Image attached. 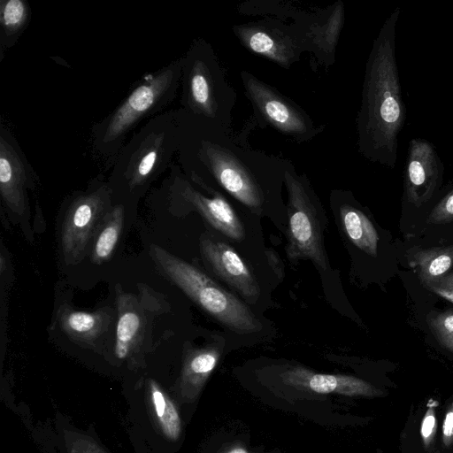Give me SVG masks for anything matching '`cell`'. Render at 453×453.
Instances as JSON below:
<instances>
[{
  "label": "cell",
  "mask_w": 453,
  "mask_h": 453,
  "mask_svg": "<svg viewBox=\"0 0 453 453\" xmlns=\"http://www.w3.org/2000/svg\"><path fill=\"white\" fill-rule=\"evenodd\" d=\"M182 58V110L232 130L237 94L211 43L203 38L195 40Z\"/></svg>",
  "instance_id": "5b68a950"
},
{
  "label": "cell",
  "mask_w": 453,
  "mask_h": 453,
  "mask_svg": "<svg viewBox=\"0 0 453 453\" xmlns=\"http://www.w3.org/2000/svg\"><path fill=\"white\" fill-rule=\"evenodd\" d=\"M232 31L249 51L289 69L307 52L300 30L291 22L264 18L234 24Z\"/></svg>",
  "instance_id": "9c48e42d"
},
{
  "label": "cell",
  "mask_w": 453,
  "mask_h": 453,
  "mask_svg": "<svg viewBox=\"0 0 453 453\" xmlns=\"http://www.w3.org/2000/svg\"><path fill=\"white\" fill-rule=\"evenodd\" d=\"M171 166L173 173L171 185L173 195L196 211L215 229L226 236L237 242L242 241L245 237L244 227L223 193L190 177L193 181L203 187L211 194V196L204 195L188 180L186 175L179 171L177 165H172Z\"/></svg>",
  "instance_id": "8fae6325"
},
{
  "label": "cell",
  "mask_w": 453,
  "mask_h": 453,
  "mask_svg": "<svg viewBox=\"0 0 453 453\" xmlns=\"http://www.w3.org/2000/svg\"><path fill=\"white\" fill-rule=\"evenodd\" d=\"M426 288L437 296L453 303V271L439 280L425 285Z\"/></svg>",
  "instance_id": "83f0119b"
},
{
  "label": "cell",
  "mask_w": 453,
  "mask_h": 453,
  "mask_svg": "<svg viewBox=\"0 0 453 453\" xmlns=\"http://www.w3.org/2000/svg\"><path fill=\"white\" fill-rule=\"evenodd\" d=\"M228 453H247L243 449H234Z\"/></svg>",
  "instance_id": "d6a6232c"
},
{
  "label": "cell",
  "mask_w": 453,
  "mask_h": 453,
  "mask_svg": "<svg viewBox=\"0 0 453 453\" xmlns=\"http://www.w3.org/2000/svg\"><path fill=\"white\" fill-rule=\"evenodd\" d=\"M442 441L446 446L453 441V403L447 411L442 424Z\"/></svg>",
  "instance_id": "4dcf8cb0"
},
{
  "label": "cell",
  "mask_w": 453,
  "mask_h": 453,
  "mask_svg": "<svg viewBox=\"0 0 453 453\" xmlns=\"http://www.w3.org/2000/svg\"><path fill=\"white\" fill-rule=\"evenodd\" d=\"M290 375L304 379L311 390L321 394L337 390L343 393L360 395L374 393V389L370 384L353 377L310 373L301 370L292 372Z\"/></svg>",
  "instance_id": "7402d4cb"
},
{
  "label": "cell",
  "mask_w": 453,
  "mask_h": 453,
  "mask_svg": "<svg viewBox=\"0 0 453 453\" xmlns=\"http://www.w3.org/2000/svg\"><path fill=\"white\" fill-rule=\"evenodd\" d=\"M301 9L292 3L277 0L247 1L238 6V12L242 15H261L286 22L288 19L292 21Z\"/></svg>",
  "instance_id": "cb8c5ba5"
},
{
  "label": "cell",
  "mask_w": 453,
  "mask_h": 453,
  "mask_svg": "<svg viewBox=\"0 0 453 453\" xmlns=\"http://www.w3.org/2000/svg\"><path fill=\"white\" fill-rule=\"evenodd\" d=\"M188 119L182 109L150 119L120 150L112 177L119 178L129 190L148 184L172 165L173 154L184 142Z\"/></svg>",
  "instance_id": "3957f363"
},
{
  "label": "cell",
  "mask_w": 453,
  "mask_h": 453,
  "mask_svg": "<svg viewBox=\"0 0 453 453\" xmlns=\"http://www.w3.org/2000/svg\"><path fill=\"white\" fill-rule=\"evenodd\" d=\"M117 323L115 355L119 359L128 357L142 343L146 333V317L137 299L117 288Z\"/></svg>",
  "instance_id": "2e32d148"
},
{
  "label": "cell",
  "mask_w": 453,
  "mask_h": 453,
  "mask_svg": "<svg viewBox=\"0 0 453 453\" xmlns=\"http://www.w3.org/2000/svg\"><path fill=\"white\" fill-rule=\"evenodd\" d=\"M35 172L13 135L0 128V194L4 205L13 214L22 216L27 209V189L34 188Z\"/></svg>",
  "instance_id": "4fadbf2b"
},
{
  "label": "cell",
  "mask_w": 453,
  "mask_h": 453,
  "mask_svg": "<svg viewBox=\"0 0 453 453\" xmlns=\"http://www.w3.org/2000/svg\"><path fill=\"white\" fill-rule=\"evenodd\" d=\"M124 206L116 204L104 216L92 240L90 259L96 265L110 260L120 238L124 223Z\"/></svg>",
  "instance_id": "d6986e66"
},
{
  "label": "cell",
  "mask_w": 453,
  "mask_h": 453,
  "mask_svg": "<svg viewBox=\"0 0 453 453\" xmlns=\"http://www.w3.org/2000/svg\"><path fill=\"white\" fill-rule=\"evenodd\" d=\"M68 450L69 453H105L93 441L83 437L72 440Z\"/></svg>",
  "instance_id": "f1b7e54d"
},
{
  "label": "cell",
  "mask_w": 453,
  "mask_h": 453,
  "mask_svg": "<svg viewBox=\"0 0 453 453\" xmlns=\"http://www.w3.org/2000/svg\"><path fill=\"white\" fill-rule=\"evenodd\" d=\"M411 265L424 286L434 282L453 266V245L418 250L411 256Z\"/></svg>",
  "instance_id": "44dd1931"
},
{
  "label": "cell",
  "mask_w": 453,
  "mask_h": 453,
  "mask_svg": "<svg viewBox=\"0 0 453 453\" xmlns=\"http://www.w3.org/2000/svg\"><path fill=\"white\" fill-rule=\"evenodd\" d=\"M435 427V416L433 409H429L425 415L421 428L420 434L424 440V442L427 445L431 441V437L433 436L434 431Z\"/></svg>",
  "instance_id": "f546056e"
},
{
  "label": "cell",
  "mask_w": 453,
  "mask_h": 453,
  "mask_svg": "<svg viewBox=\"0 0 453 453\" xmlns=\"http://www.w3.org/2000/svg\"><path fill=\"white\" fill-rule=\"evenodd\" d=\"M201 254L213 272L250 302L259 296V286L246 264L229 245L205 235L200 238Z\"/></svg>",
  "instance_id": "5bb4252c"
},
{
  "label": "cell",
  "mask_w": 453,
  "mask_h": 453,
  "mask_svg": "<svg viewBox=\"0 0 453 453\" xmlns=\"http://www.w3.org/2000/svg\"><path fill=\"white\" fill-rule=\"evenodd\" d=\"M219 356V347L216 343L189 351L184 365V379L195 380L204 378L216 366Z\"/></svg>",
  "instance_id": "d4e9b609"
},
{
  "label": "cell",
  "mask_w": 453,
  "mask_h": 453,
  "mask_svg": "<svg viewBox=\"0 0 453 453\" xmlns=\"http://www.w3.org/2000/svg\"><path fill=\"white\" fill-rule=\"evenodd\" d=\"M427 326L437 342L447 350L453 352V311L431 312Z\"/></svg>",
  "instance_id": "484cf974"
},
{
  "label": "cell",
  "mask_w": 453,
  "mask_h": 453,
  "mask_svg": "<svg viewBox=\"0 0 453 453\" xmlns=\"http://www.w3.org/2000/svg\"><path fill=\"white\" fill-rule=\"evenodd\" d=\"M333 198L338 203L340 219L350 242L365 253L377 257L379 235L368 217L349 203L346 193L334 192Z\"/></svg>",
  "instance_id": "ac0fdd59"
},
{
  "label": "cell",
  "mask_w": 453,
  "mask_h": 453,
  "mask_svg": "<svg viewBox=\"0 0 453 453\" xmlns=\"http://www.w3.org/2000/svg\"><path fill=\"white\" fill-rule=\"evenodd\" d=\"M288 193L287 255L290 261L311 260L320 271L328 269L324 248L321 203L305 173L289 160L284 173Z\"/></svg>",
  "instance_id": "52a82bcc"
},
{
  "label": "cell",
  "mask_w": 453,
  "mask_h": 453,
  "mask_svg": "<svg viewBox=\"0 0 453 453\" xmlns=\"http://www.w3.org/2000/svg\"><path fill=\"white\" fill-rule=\"evenodd\" d=\"M265 255L269 265L273 268L279 279L284 277V265L280 257L275 252L273 249L268 248L265 251Z\"/></svg>",
  "instance_id": "1f68e13d"
},
{
  "label": "cell",
  "mask_w": 453,
  "mask_h": 453,
  "mask_svg": "<svg viewBox=\"0 0 453 453\" xmlns=\"http://www.w3.org/2000/svg\"><path fill=\"white\" fill-rule=\"evenodd\" d=\"M240 76L257 127H270L297 143L310 142L325 130L324 124L316 123L295 101L252 73L242 70Z\"/></svg>",
  "instance_id": "ba28073f"
},
{
  "label": "cell",
  "mask_w": 453,
  "mask_h": 453,
  "mask_svg": "<svg viewBox=\"0 0 453 453\" xmlns=\"http://www.w3.org/2000/svg\"><path fill=\"white\" fill-rule=\"evenodd\" d=\"M113 319L108 308L88 312L62 305L58 320L62 331L73 341L92 345L107 332Z\"/></svg>",
  "instance_id": "e0dca14e"
},
{
  "label": "cell",
  "mask_w": 453,
  "mask_h": 453,
  "mask_svg": "<svg viewBox=\"0 0 453 453\" xmlns=\"http://www.w3.org/2000/svg\"><path fill=\"white\" fill-rule=\"evenodd\" d=\"M150 255L158 269L216 320L240 334L261 329L246 304L198 268L155 244L150 246Z\"/></svg>",
  "instance_id": "8992f818"
},
{
  "label": "cell",
  "mask_w": 453,
  "mask_h": 453,
  "mask_svg": "<svg viewBox=\"0 0 453 453\" xmlns=\"http://www.w3.org/2000/svg\"><path fill=\"white\" fill-rule=\"evenodd\" d=\"M399 9L384 21L365 65L357 112L358 152L371 162L395 167L398 135L405 122L395 57Z\"/></svg>",
  "instance_id": "7a4b0ae2"
},
{
  "label": "cell",
  "mask_w": 453,
  "mask_h": 453,
  "mask_svg": "<svg viewBox=\"0 0 453 453\" xmlns=\"http://www.w3.org/2000/svg\"><path fill=\"white\" fill-rule=\"evenodd\" d=\"M149 391L152 409L161 431L169 440L176 441L180 434L181 423L175 405L154 380L150 381Z\"/></svg>",
  "instance_id": "603a6c76"
},
{
  "label": "cell",
  "mask_w": 453,
  "mask_h": 453,
  "mask_svg": "<svg viewBox=\"0 0 453 453\" xmlns=\"http://www.w3.org/2000/svg\"><path fill=\"white\" fill-rule=\"evenodd\" d=\"M453 220V189L448 193L430 212L427 221L444 224Z\"/></svg>",
  "instance_id": "4316f807"
},
{
  "label": "cell",
  "mask_w": 453,
  "mask_h": 453,
  "mask_svg": "<svg viewBox=\"0 0 453 453\" xmlns=\"http://www.w3.org/2000/svg\"><path fill=\"white\" fill-rule=\"evenodd\" d=\"M180 152L191 178L219 188L253 211H261L271 192L280 190L289 162L242 144L232 130L191 115Z\"/></svg>",
  "instance_id": "6da1fadb"
},
{
  "label": "cell",
  "mask_w": 453,
  "mask_h": 453,
  "mask_svg": "<svg viewBox=\"0 0 453 453\" xmlns=\"http://www.w3.org/2000/svg\"><path fill=\"white\" fill-rule=\"evenodd\" d=\"M440 161L431 143L415 138L410 142L405 174L409 201L417 207L426 203L436 188Z\"/></svg>",
  "instance_id": "9a60e30c"
},
{
  "label": "cell",
  "mask_w": 453,
  "mask_h": 453,
  "mask_svg": "<svg viewBox=\"0 0 453 453\" xmlns=\"http://www.w3.org/2000/svg\"><path fill=\"white\" fill-rule=\"evenodd\" d=\"M344 20V4L338 0L326 8L302 9L291 23L300 30L313 62L328 68L335 62L336 47Z\"/></svg>",
  "instance_id": "7c38bea8"
},
{
  "label": "cell",
  "mask_w": 453,
  "mask_h": 453,
  "mask_svg": "<svg viewBox=\"0 0 453 453\" xmlns=\"http://www.w3.org/2000/svg\"><path fill=\"white\" fill-rule=\"evenodd\" d=\"M183 58L145 75L124 101L93 127V144L102 155H117L127 134L175 98L181 81Z\"/></svg>",
  "instance_id": "277c9868"
},
{
  "label": "cell",
  "mask_w": 453,
  "mask_h": 453,
  "mask_svg": "<svg viewBox=\"0 0 453 453\" xmlns=\"http://www.w3.org/2000/svg\"><path fill=\"white\" fill-rule=\"evenodd\" d=\"M111 188L100 184L96 189L80 194L70 203L61 228V248L67 262H80L104 216L111 208Z\"/></svg>",
  "instance_id": "30bf717a"
},
{
  "label": "cell",
  "mask_w": 453,
  "mask_h": 453,
  "mask_svg": "<svg viewBox=\"0 0 453 453\" xmlns=\"http://www.w3.org/2000/svg\"><path fill=\"white\" fill-rule=\"evenodd\" d=\"M31 11L24 0H2L0 3V50L1 59L4 51L14 45L29 24Z\"/></svg>",
  "instance_id": "ffe728a7"
}]
</instances>
